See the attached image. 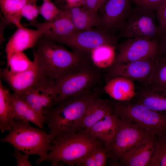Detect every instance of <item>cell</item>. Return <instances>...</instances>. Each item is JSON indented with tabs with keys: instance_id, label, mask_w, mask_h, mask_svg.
Here are the masks:
<instances>
[{
	"instance_id": "1",
	"label": "cell",
	"mask_w": 166,
	"mask_h": 166,
	"mask_svg": "<svg viewBox=\"0 0 166 166\" xmlns=\"http://www.w3.org/2000/svg\"><path fill=\"white\" fill-rule=\"evenodd\" d=\"M98 97L97 91L92 89L48 108L43 115V120L49 129L51 142L57 136L81 130L85 113L92 101Z\"/></svg>"
},
{
	"instance_id": "2",
	"label": "cell",
	"mask_w": 166,
	"mask_h": 166,
	"mask_svg": "<svg viewBox=\"0 0 166 166\" xmlns=\"http://www.w3.org/2000/svg\"><path fill=\"white\" fill-rule=\"evenodd\" d=\"M92 137L86 131H78L57 136L52 141V149L44 158L38 159L37 164L50 162L51 166L61 164L69 166H82L85 156L92 150L105 144Z\"/></svg>"
},
{
	"instance_id": "3",
	"label": "cell",
	"mask_w": 166,
	"mask_h": 166,
	"mask_svg": "<svg viewBox=\"0 0 166 166\" xmlns=\"http://www.w3.org/2000/svg\"><path fill=\"white\" fill-rule=\"evenodd\" d=\"M33 48V55L42 66L46 77L55 81L86 61L84 54L69 51L42 36Z\"/></svg>"
},
{
	"instance_id": "4",
	"label": "cell",
	"mask_w": 166,
	"mask_h": 166,
	"mask_svg": "<svg viewBox=\"0 0 166 166\" xmlns=\"http://www.w3.org/2000/svg\"><path fill=\"white\" fill-rule=\"evenodd\" d=\"M0 141L10 144L24 153L37 155L39 160L44 158L53 147L45 130L33 127L29 122L18 119H14L11 129Z\"/></svg>"
},
{
	"instance_id": "5",
	"label": "cell",
	"mask_w": 166,
	"mask_h": 166,
	"mask_svg": "<svg viewBox=\"0 0 166 166\" xmlns=\"http://www.w3.org/2000/svg\"><path fill=\"white\" fill-rule=\"evenodd\" d=\"M112 107L113 112L119 117L131 122L149 134L156 136H166V115L130 101H119Z\"/></svg>"
},
{
	"instance_id": "6",
	"label": "cell",
	"mask_w": 166,
	"mask_h": 166,
	"mask_svg": "<svg viewBox=\"0 0 166 166\" xmlns=\"http://www.w3.org/2000/svg\"><path fill=\"white\" fill-rule=\"evenodd\" d=\"M100 76L97 70L87 61L76 66L55 81L57 95L52 106L92 89Z\"/></svg>"
},
{
	"instance_id": "7",
	"label": "cell",
	"mask_w": 166,
	"mask_h": 166,
	"mask_svg": "<svg viewBox=\"0 0 166 166\" xmlns=\"http://www.w3.org/2000/svg\"><path fill=\"white\" fill-rule=\"evenodd\" d=\"M156 18L155 11L136 6L133 8L118 37L159 39L161 34Z\"/></svg>"
},
{
	"instance_id": "8",
	"label": "cell",
	"mask_w": 166,
	"mask_h": 166,
	"mask_svg": "<svg viewBox=\"0 0 166 166\" xmlns=\"http://www.w3.org/2000/svg\"><path fill=\"white\" fill-rule=\"evenodd\" d=\"M160 47V39L127 38L118 44L119 53L113 64L158 58Z\"/></svg>"
},
{
	"instance_id": "9",
	"label": "cell",
	"mask_w": 166,
	"mask_h": 166,
	"mask_svg": "<svg viewBox=\"0 0 166 166\" xmlns=\"http://www.w3.org/2000/svg\"><path fill=\"white\" fill-rule=\"evenodd\" d=\"M118 37L97 28L77 30L60 43L82 54L89 53L100 46L107 45L118 49Z\"/></svg>"
},
{
	"instance_id": "10",
	"label": "cell",
	"mask_w": 166,
	"mask_h": 166,
	"mask_svg": "<svg viewBox=\"0 0 166 166\" xmlns=\"http://www.w3.org/2000/svg\"><path fill=\"white\" fill-rule=\"evenodd\" d=\"M119 117V124L114 138L109 145L106 146L109 158L114 162L119 160L125 153L144 138L152 135L131 122Z\"/></svg>"
},
{
	"instance_id": "11",
	"label": "cell",
	"mask_w": 166,
	"mask_h": 166,
	"mask_svg": "<svg viewBox=\"0 0 166 166\" xmlns=\"http://www.w3.org/2000/svg\"><path fill=\"white\" fill-rule=\"evenodd\" d=\"M132 3V0H106L97 11L99 21L97 28L116 35L131 14Z\"/></svg>"
},
{
	"instance_id": "12",
	"label": "cell",
	"mask_w": 166,
	"mask_h": 166,
	"mask_svg": "<svg viewBox=\"0 0 166 166\" xmlns=\"http://www.w3.org/2000/svg\"><path fill=\"white\" fill-rule=\"evenodd\" d=\"M57 95L56 81L45 78L19 96L42 118Z\"/></svg>"
},
{
	"instance_id": "13",
	"label": "cell",
	"mask_w": 166,
	"mask_h": 166,
	"mask_svg": "<svg viewBox=\"0 0 166 166\" xmlns=\"http://www.w3.org/2000/svg\"><path fill=\"white\" fill-rule=\"evenodd\" d=\"M33 56V65L27 70L14 72L6 67L1 71L0 75L2 78L9 85L13 93L18 95H20L39 81L46 77L42 65L36 57Z\"/></svg>"
},
{
	"instance_id": "14",
	"label": "cell",
	"mask_w": 166,
	"mask_h": 166,
	"mask_svg": "<svg viewBox=\"0 0 166 166\" xmlns=\"http://www.w3.org/2000/svg\"><path fill=\"white\" fill-rule=\"evenodd\" d=\"M158 58L126 63L113 64L108 68L107 81L117 77H122L147 85L151 77Z\"/></svg>"
},
{
	"instance_id": "15",
	"label": "cell",
	"mask_w": 166,
	"mask_h": 166,
	"mask_svg": "<svg viewBox=\"0 0 166 166\" xmlns=\"http://www.w3.org/2000/svg\"><path fill=\"white\" fill-rule=\"evenodd\" d=\"M24 26L41 30L42 37L58 43L78 30L74 26L68 10H62L60 16L53 21L41 22L36 21Z\"/></svg>"
},
{
	"instance_id": "16",
	"label": "cell",
	"mask_w": 166,
	"mask_h": 166,
	"mask_svg": "<svg viewBox=\"0 0 166 166\" xmlns=\"http://www.w3.org/2000/svg\"><path fill=\"white\" fill-rule=\"evenodd\" d=\"M157 136L149 135L125 153L120 160L122 165L148 166L153 152Z\"/></svg>"
},
{
	"instance_id": "17",
	"label": "cell",
	"mask_w": 166,
	"mask_h": 166,
	"mask_svg": "<svg viewBox=\"0 0 166 166\" xmlns=\"http://www.w3.org/2000/svg\"><path fill=\"white\" fill-rule=\"evenodd\" d=\"M17 28L6 45V57L14 52L33 48L42 35V32L39 29H29L23 25Z\"/></svg>"
},
{
	"instance_id": "18",
	"label": "cell",
	"mask_w": 166,
	"mask_h": 166,
	"mask_svg": "<svg viewBox=\"0 0 166 166\" xmlns=\"http://www.w3.org/2000/svg\"><path fill=\"white\" fill-rule=\"evenodd\" d=\"M142 85L136 91V102L153 111L166 115V90L149 85Z\"/></svg>"
},
{
	"instance_id": "19",
	"label": "cell",
	"mask_w": 166,
	"mask_h": 166,
	"mask_svg": "<svg viewBox=\"0 0 166 166\" xmlns=\"http://www.w3.org/2000/svg\"><path fill=\"white\" fill-rule=\"evenodd\" d=\"M119 122V118L112 110L86 131L92 137L101 141L108 146L114 138Z\"/></svg>"
},
{
	"instance_id": "20",
	"label": "cell",
	"mask_w": 166,
	"mask_h": 166,
	"mask_svg": "<svg viewBox=\"0 0 166 166\" xmlns=\"http://www.w3.org/2000/svg\"><path fill=\"white\" fill-rule=\"evenodd\" d=\"M104 90L111 98L121 102L130 101L136 92L134 81L122 77H114L107 81Z\"/></svg>"
},
{
	"instance_id": "21",
	"label": "cell",
	"mask_w": 166,
	"mask_h": 166,
	"mask_svg": "<svg viewBox=\"0 0 166 166\" xmlns=\"http://www.w3.org/2000/svg\"><path fill=\"white\" fill-rule=\"evenodd\" d=\"M10 99L14 119L31 122L40 128L45 130L42 117L19 96L11 93Z\"/></svg>"
},
{
	"instance_id": "22",
	"label": "cell",
	"mask_w": 166,
	"mask_h": 166,
	"mask_svg": "<svg viewBox=\"0 0 166 166\" xmlns=\"http://www.w3.org/2000/svg\"><path fill=\"white\" fill-rule=\"evenodd\" d=\"M112 110V106L107 101L99 97L96 98L90 104L84 116L81 130L87 131Z\"/></svg>"
},
{
	"instance_id": "23",
	"label": "cell",
	"mask_w": 166,
	"mask_h": 166,
	"mask_svg": "<svg viewBox=\"0 0 166 166\" xmlns=\"http://www.w3.org/2000/svg\"><path fill=\"white\" fill-rule=\"evenodd\" d=\"M70 18L75 28L78 30L98 27V12L87 10L82 6H75L68 9Z\"/></svg>"
},
{
	"instance_id": "24",
	"label": "cell",
	"mask_w": 166,
	"mask_h": 166,
	"mask_svg": "<svg viewBox=\"0 0 166 166\" xmlns=\"http://www.w3.org/2000/svg\"><path fill=\"white\" fill-rule=\"evenodd\" d=\"M11 93L0 81V130L10 131L14 123V111L10 101Z\"/></svg>"
},
{
	"instance_id": "25",
	"label": "cell",
	"mask_w": 166,
	"mask_h": 166,
	"mask_svg": "<svg viewBox=\"0 0 166 166\" xmlns=\"http://www.w3.org/2000/svg\"><path fill=\"white\" fill-rule=\"evenodd\" d=\"M40 0H0L1 13L9 24H13L17 27L22 26V10L26 4L36 3Z\"/></svg>"
},
{
	"instance_id": "26",
	"label": "cell",
	"mask_w": 166,
	"mask_h": 166,
	"mask_svg": "<svg viewBox=\"0 0 166 166\" xmlns=\"http://www.w3.org/2000/svg\"><path fill=\"white\" fill-rule=\"evenodd\" d=\"M112 46L104 45L97 47L90 52V58L97 68H109L113 64L116 57L115 49Z\"/></svg>"
},
{
	"instance_id": "27",
	"label": "cell",
	"mask_w": 166,
	"mask_h": 166,
	"mask_svg": "<svg viewBox=\"0 0 166 166\" xmlns=\"http://www.w3.org/2000/svg\"><path fill=\"white\" fill-rule=\"evenodd\" d=\"M7 67L14 72H20L31 67L34 64L23 52H16L6 57Z\"/></svg>"
},
{
	"instance_id": "28",
	"label": "cell",
	"mask_w": 166,
	"mask_h": 166,
	"mask_svg": "<svg viewBox=\"0 0 166 166\" xmlns=\"http://www.w3.org/2000/svg\"><path fill=\"white\" fill-rule=\"evenodd\" d=\"M109 158L108 151L104 144L91 151L84 157L81 165L83 166H104Z\"/></svg>"
},
{
	"instance_id": "29",
	"label": "cell",
	"mask_w": 166,
	"mask_h": 166,
	"mask_svg": "<svg viewBox=\"0 0 166 166\" xmlns=\"http://www.w3.org/2000/svg\"><path fill=\"white\" fill-rule=\"evenodd\" d=\"M166 90V59L158 57L148 84Z\"/></svg>"
},
{
	"instance_id": "30",
	"label": "cell",
	"mask_w": 166,
	"mask_h": 166,
	"mask_svg": "<svg viewBox=\"0 0 166 166\" xmlns=\"http://www.w3.org/2000/svg\"><path fill=\"white\" fill-rule=\"evenodd\" d=\"M148 166H166V136H157Z\"/></svg>"
},
{
	"instance_id": "31",
	"label": "cell",
	"mask_w": 166,
	"mask_h": 166,
	"mask_svg": "<svg viewBox=\"0 0 166 166\" xmlns=\"http://www.w3.org/2000/svg\"><path fill=\"white\" fill-rule=\"evenodd\" d=\"M38 7L40 14L46 21H52L57 18L62 11L50 0H43L42 4Z\"/></svg>"
},
{
	"instance_id": "32",
	"label": "cell",
	"mask_w": 166,
	"mask_h": 166,
	"mask_svg": "<svg viewBox=\"0 0 166 166\" xmlns=\"http://www.w3.org/2000/svg\"><path fill=\"white\" fill-rule=\"evenodd\" d=\"M156 18L161 34L160 39H166V0L156 10Z\"/></svg>"
},
{
	"instance_id": "33",
	"label": "cell",
	"mask_w": 166,
	"mask_h": 166,
	"mask_svg": "<svg viewBox=\"0 0 166 166\" xmlns=\"http://www.w3.org/2000/svg\"><path fill=\"white\" fill-rule=\"evenodd\" d=\"M22 14L23 17L29 21V22L36 21L40 14L38 6L36 3H30L26 4L22 10Z\"/></svg>"
},
{
	"instance_id": "34",
	"label": "cell",
	"mask_w": 166,
	"mask_h": 166,
	"mask_svg": "<svg viewBox=\"0 0 166 166\" xmlns=\"http://www.w3.org/2000/svg\"><path fill=\"white\" fill-rule=\"evenodd\" d=\"M165 0H132L136 6L156 11Z\"/></svg>"
},
{
	"instance_id": "35",
	"label": "cell",
	"mask_w": 166,
	"mask_h": 166,
	"mask_svg": "<svg viewBox=\"0 0 166 166\" xmlns=\"http://www.w3.org/2000/svg\"><path fill=\"white\" fill-rule=\"evenodd\" d=\"M12 155L15 158L17 166H32L29 160V157L30 156L24 153L22 154L21 151L15 149V151Z\"/></svg>"
},
{
	"instance_id": "36",
	"label": "cell",
	"mask_w": 166,
	"mask_h": 166,
	"mask_svg": "<svg viewBox=\"0 0 166 166\" xmlns=\"http://www.w3.org/2000/svg\"><path fill=\"white\" fill-rule=\"evenodd\" d=\"M9 24L6 19L1 13L0 14V43L2 45L5 41L4 38V32L6 27Z\"/></svg>"
},
{
	"instance_id": "37",
	"label": "cell",
	"mask_w": 166,
	"mask_h": 166,
	"mask_svg": "<svg viewBox=\"0 0 166 166\" xmlns=\"http://www.w3.org/2000/svg\"><path fill=\"white\" fill-rule=\"evenodd\" d=\"M98 2V0H85L81 6L89 10L97 12V7Z\"/></svg>"
},
{
	"instance_id": "38",
	"label": "cell",
	"mask_w": 166,
	"mask_h": 166,
	"mask_svg": "<svg viewBox=\"0 0 166 166\" xmlns=\"http://www.w3.org/2000/svg\"><path fill=\"white\" fill-rule=\"evenodd\" d=\"M84 1L85 0H67V10L73 7L82 6L84 3Z\"/></svg>"
},
{
	"instance_id": "39",
	"label": "cell",
	"mask_w": 166,
	"mask_h": 166,
	"mask_svg": "<svg viewBox=\"0 0 166 166\" xmlns=\"http://www.w3.org/2000/svg\"><path fill=\"white\" fill-rule=\"evenodd\" d=\"M160 40V47L158 57L166 59V39Z\"/></svg>"
},
{
	"instance_id": "40",
	"label": "cell",
	"mask_w": 166,
	"mask_h": 166,
	"mask_svg": "<svg viewBox=\"0 0 166 166\" xmlns=\"http://www.w3.org/2000/svg\"><path fill=\"white\" fill-rule=\"evenodd\" d=\"M54 3L61 10H67V0H53Z\"/></svg>"
},
{
	"instance_id": "41",
	"label": "cell",
	"mask_w": 166,
	"mask_h": 166,
	"mask_svg": "<svg viewBox=\"0 0 166 166\" xmlns=\"http://www.w3.org/2000/svg\"><path fill=\"white\" fill-rule=\"evenodd\" d=\"M106 0H98V3L97 7V11L102 6Z\"/></svg>"
}]
</instances>
